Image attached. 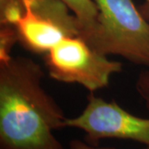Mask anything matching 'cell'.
<instances>
[{
    "instance_id": "obj_2",
    "label": "cell",
    "mask_w": 149,
    "mask_h": 149,
    "mask_svg": "<svg viewBox=\"0 0 149 149\" xmlns=\"http://www.w3.org/2000/svg\"><path fill=\"white\" fill-rule=\"evenodd\" d=\"M98 8L95 33L90 46L104 56H119L149 66V22L133 0H94Z\"/></svg>"
},
{
    "instance_id": "obj_4",
    "label": "cell",
    "mask_w": 149,
    "mask_h": 149,
    "mask_svg": "<svg viewBox=\"0 0 149 149\" xmlns=\"http://www.w3.org/2000/svg\"><path fill=\"white\" fill-rule=\"evenodd\" d=\"M26 50L48 52L66 37H81L79 18L61 0H25V11L14 25Z\"/></svg>"
},
{
    "instance_id": "obj_9",
    "label": "cell",
    "mask_w": 149,
    "mask_h": 149,
    "mask_svg": "<svg viewBox=\"0 0 149 149\" xmlns=\"http://www.w3.org/2000/svg\"><path fill=\"white\" fill-rule=\"evenodd\" d=\"M135 87L149 112V70H144L139 74Z\"/></svg>"
},
{
    "instance_id": "obj_5",
    "label": "cell",
    "mask_w": 149,
    "mask_h": 149,
    "mask_svg": "<svg viewBox=\"0 0 149 149\" xmlns=\"http://www.w3.org/2000/svg\"><path fill=\"white\" fill-rule=\"evenodd\" d=\"M65 125L84 131L85 141L93 146L104 139L132 140L149 146V118L136 116L115 101H108L94 93L87 97L82 113L66 118Z\"/></svg>"
},
{
    "instance_id": "obj_3",
    "label": "cell",
    "mask_w": 149,
    "mask_h": 149,
    "mask_svg": "<svg viewBox=\"0 0 149 149\" xmlns=\"http://www.w3.org/2000/svg\"><path fill=\"white\" fill-rule=\"evenodd\" d=\"M45 65L53 80L79 84L90 93L105 88L113 74L121 72V62L98 52L80 36L66 37L44 55Z\"/></svg>"
},
{
    "instance_id": "obj_8",
    "label": "cell",
    "mask_w": 149,
    "mask_h": 149,
    "mask_svg": "<svg viewBox=\"0 0 149 149\" xmlns=\"http://www.w3.org/2000/svg\"><path fill=\"white\" fill-rule=\"evenodd\" d=\"M18 34L16 27L10 24H3L0 27V61L12 57V50L18 43Z\"/></svg>"
},
{
    "instance_id": "obj_7",
    "label": "cell",
    "mask_w": 149,
    "mask_h": 149,
    "mask_svg": "<svg viewBox=\"0 0 149 149\" xmlns=\"http://www.w3.org/2000/svg\"><path fill=\"white\" fill-rule=\"evenodd\" d=\"M25 11V0H0V25H16Z\"/></svg>"
},
{
    "instance_id": "obj_10",
    "label": "cell",
    "mask_w": 149,
    "mask_h": 149,
    "mask_svg": "<svg viewBox=\"0 0 149 149\" xmlns=\"http://www.w3.org/2000/svg\"><path fill=\"white\" fill-rule=\"evenodd\" d=\"M69 149H117L113 148H99L98 146L91 145L85 141L80 139H73L69 143ZM144 149H149V146H146Z\"/></svg>"
},
{
    "instance_id": "obj_6",
    "label": "cell",
    "mask_w": 149,
    "mask_h": 149,
    "mask_svg": "<svg viewBox=\"0 0 149 149\" xmlns=\"http://www.w3.org/2000/svg\"><path fill=\"white\" fill-rule=\"evenodd\" d=\"M79 18L81 24V37L91 42L97 27L98 8L94 0H61Z\"/></svg>"
},
{
    "instance_id": "obj_11",
    "label": "cell",
    "mask_w": 149,
    "mask_h": 149,
    "mask_svg": "<svg viewBox=\"0 0 149 149\" xmlns=\"http://www.w3.org/2000/svg\"><path fill=\"white\" fill-rule=\"evenodd\" d=\"M141 13L143 14L144 18L149 22V0H145L144 3L139 8Z\"/></svg>"
},
{
    "instance_id": "obj_1",
    "label": "cell",
    "mask_w": 149,
    "mask_h": 149,
    "mask_svg": "<svg viewBox=\"0 0 149 149\" xmlns=\"http://www.w3.org/2000/svg\"><path fill=\"white\" fill-rule=\"evenodd\" d=\"M43 77L32 58L0 61V149H64L54 131L65 128L66 117Z\"/></svg>"
}]
</instances>
